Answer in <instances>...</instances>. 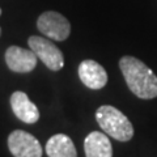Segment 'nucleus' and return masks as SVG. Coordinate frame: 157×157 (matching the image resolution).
<instances>
[{
  "label": "nucleus",
  "mask_w": 157,
  "mask_h": 157,
  "mask_svg": "<svg viewBox=\"0 0 157 157\" xmlns=\"http://www.w3.org/2000/svg\"><path fill=\"white\" fill-rule=\"evenodd\" d=\"M78 76L81 82L89 89H102L107 84V72L100 63L85 59L78 66Z\"/></svg>",
  "instance_id": "nucleus-7"
},
{
  "label": "nucleus",
  "mask_w": 157,
  "mask_h": 157,
  "mask_svg": "<svg viewBox=\"0 0 157 157\" xmlns=\"http://www.w3.org/2000/svg\"><path fill=\"white\" fill-rule=\"evenodd\" d=\"M128 89L141 100H152L157 97V76L151 68L135 56H122L119 60Z\"/></svg>",
  "instance_id": "nucleus-1"
},
{
  "label": "nucleus",
  "mask_w": 157,
  "mask_h": 157,
  "mask_svg": "<svg viewBox=\"0 0 157 157\" xmlns=\"http://www.w3.org/2000/svg\"><path fill=\"white\" fill-rule=\"evenodd\" d=\"M0 14H2V9H0Z\"/></svg>",
  "instance_id": "nucleus-12"
},
{
  "label": "nucleus",
  "mask_w": 157,
  "mask_h": 157,
  "mask_svg": "<svg viewBox=\"0 0 157 157\" xmlns=\"http://www.w3.org/2000/svg\"><path fill=\"white\" fill-rule=\"evenodd\" d=\"M84 151L86 157H113L111 141L100 131H93L85 137Z\"/></svg>",
  "instance_id": "nucleus-9"
},
{
  "label": "nucleus",
  "mask_w": 157,
  "mask_h": 157,
  "mask_svg": "<svg viewBox=\"0 0 157 157\" xmlns=\"http://www.w3.org/2000/svg\"><path fill=\"white\" fill-rule=\"evenodd\" d=\"M37 55L30 48L11 46L6 51V63L8 68L17 73H28L33 71L37 66Z\"/></svg>",
  "instance_id": "nucleus-6"
},
{
  "label": "nucleus",
  "mask_w": 157,
  "mask_h": 157,
  "mask_svg": "<svg viewBox=\"0 0 157 157\" xmlns=\"http://www.w3.org/2000/svg\"><path fill=\"white\" fill-rule=\"evenodd\" d=\"M29 48L36 54L37 58L51 71H60L64 67V56L56 45L47 38L32 36L28 39Z\"/></svg>",
  "instance_id": "nucleus-3"
},
{
  "label": "nucleus",
  "mask_w": 157,
  "mask_h": 157,
  "mask_svg": "<svg viewBox=\"0 0 157 157\" xmlns=\"http://www.w3.org/2000/svg\"><path fill=\"white\" fill-rule=\"evenodd\" d=\"M11 106L20 121L24 123L33 124L39 119V110L36 104H33L26 93L17 90L11 96Z\"/></svg>",
  "instance_id": "nucleus-8"
},
{
  "label": "nucleus",
  "mask_w": 157,
  "mask_h": 157,
  "mask_svg": "<svg viewBox=\"0 0 157 157\" xmlns=\"http://www.w3.org/2000/svg\"><path fill=\"white\" fill-rule=\"evenodd\" d=\"M96 121L106 135L118 141H128L134 136V127L121 110L111 105H102L96 111Z\"/></svg>",
  "instance_id": "nucleus-2"
},
{
  "label": "nucleus",
  "mask_w": 157,
  "mask_h": 157,
  "mask_svg": "<svg viewBox=\"0 0 157 157\" xmlns=\"http://www.w3.org/2000/svg\"><path fill=\"white\" fill-rule=\"evenodd\" d=\"M8 148L14 157H42V147L36 136L14 130L8 136Z\"/></svg>",
  "instance_id": "nucleus-5"
},
{
  "label": "nucleus",
  "mask_w": 157,
  "mask_h": 157,
  "mask_svg": "<svg viewBox=\"0 0 157 157\" xmlns=\"http://www.w3.org/2000/svg\"><path fill=\"white\" fill-rule=\"evenodd\" d=\"M46 153L48 157H77L72 139L64 134H56L47 140Z\"/></svg>",
  "instance_id": "nucleus-10"
},
{
  "label": "nucleus",
  "mask_w": 157,
  "mask_h": 157,
  "mask_svg": "<svg viewBox=\"0 0 157 157\" xmlns=\"http://www.w3.org/2000/svg\"><path fill=\"white\" fill-rule=\"evenodd\" d=\"M0 36H2V28H0Z\"/></svg>",
  "instance_id": "nucleus-11"
},
{
  "label": "nucleus",
  "mask_w": 157,
  "mask_h": 157,
  "mask_svg": "<svg viewBox=\"0 0 157 157\" xmlns=\"http://www.w3.org/2000/svg\"><path fill=\"white\" fill-rule=\"evenodd\" d=\"M37 28L46 37L58 42L66 41L71 33L70 21L62 13L55 11L43 12L37 20Z\"/></svg>",
  "instance_id": "nucleus-4"
}]
</instances>
